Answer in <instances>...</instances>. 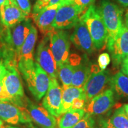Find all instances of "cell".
Masks as SVG:
<instances>
[{
  "mask_svg": "<svg viewBox=\"0 0 128 128\" xmlns=\"http://www.w3.org/2000/svg\"><path fill=\"white\" fill-rule=\"evenodd\" d=\"M97 10L108 32L106 46L108 49L113 44L124 25L123 12L116 4L110 0H101Z\"/></svg>",
  "mask_w": 128,
  "mask_h": 128,
  "instance_id": "6da1fadb",
  "label": "cell"
},
{
  "mask_svg": "<svg viewBox=\"0 0 128 128\" xmlns=\"http://www.w3.org/2000/svg\"><path fill=\"white\" fill-rule=\"evenodd\" d=\"M80 20L87 26L95 49L100 50L106 46L108 32L96 6L93 4L90 6L81 16Z\"/></svg>",
  "mask_w": 128,
  "mask_h": 128,
  "instance_id": "7a4b0ae2",
  "label": "cell"
},
{
  "mask_svg": "<svg viewBox=\"0 0 128 128\" xmlns=\"http://www.w3.org/2000/svg\"><path fill=\"white\" fill-rule=\"evenodd\" d=\"M6 72L2 82L9 102L24 108L28 99L26 97L22 78L17 67L7 65Z\"/></svg>",
  "mask_w": 128,
  "mask_h": 128,
  "instance_id": "3957f363",
  "label": "cell"
},
{
  "mask_svg": "<svg viewBox=\"0 0 128 128\" xmlns=\"http://www.w3.org/2000/svg\"><path fill=\"white\" fill-rule=\"evenodd\" d=\"M21 73L29 91L37 101H40L49 88L50 78L36 62L33 68L23 70Z\"/></svg>",
  "mask_w": 128,
  "mask_h": 128,
  "instance_id": "277c9868",
  "label": "cell"
},
{
  "mask_svg": "<svg viewBox=\"0 0 128 128\" xmlns=\"http://www.w3.org/2000/svg\"><path fill=\"white\" fill-rule=\"evenodd\" d=\"M84 12L76 5L63 0L56 14L52 28L66 30L74 28Z\"/></svg>",
  "mask_w": 128,
  "mask_h": 128,
  "instance_id": "5b68a950",
  "label": "cell"
},
{
  "mask_svg": "<svg viewBox=\"0 0 128 128\" xmlns=\"http://www.w3.org/2000/svg\"><path fill=\"white\" fill-rule=\"evenodd\" d=\"M50 46L58 67L69 62L70 37L65 30L53 28L48 33Z\"/></svg>",
  "mask_w": 128,
  "mask_h": 128,
  "instance_id": "8992f818",
  "label": "cell"
},
{
  "mask_svg": "<svg viewBox=\"0 0 128 128\" xmlns=\"http://www.w3.org/2000/svg\"><path fill=\"white\" fill-rule=\"evenodd\" d=\"M34 56L36 63L50 78L56 79L58 76V67L51 50L49 38L47 34L44 35V38L39 42Z\"/></svg>",
  "mask_w": 128,
  "mask_h": 128,
  "instance_id": "52a82bcc",
  "label": "cell"
},
{
  "mask_svg": "<svg viewBox=\"0 0 128 128\" xmlns=\"http://www.w3.org/2000/svg\"><path fill=\"white\" fill-rule=\"evenodd\" d=\"M111 76L108 71L101 70L93 71L84 84V89L86 103H88L93 97L103 92L106 86L109 84Z\"/></svg>",
  "mask_w": 128,
  "mask_h": 128,
  "instance_id": "ba28073f",
  "label": "cell"
},
{
  "mask_svg": "<svg viewBox=\"0 0 128 128\" xmlns=\"http://www.w3.org/2000/svg\"><path fill=\"white\" fill-rule=\"evenodd\" d=\"M43 107L55 118L62 114V88L55 78H50L49 88L44 96Z\"/></svg>",
  "mask_w": 128,
  "mask_h": 128,
  "instance_id": "9c48e42d",
  "label": "cell"
},
{
  "mask_svg": "<svg viewBox=\"0 0 128 128\" xmlns=\"http://www.w3.org/2000/svg\"><path fill=\"white\" fill-rule=\"evenodd\" d=\"M0 119L12 125L32 122L24 108L7 101H0Z\"/></svg>",
  "mask_w": 128,
  "mask_h": 128,
  "instance_id": "30bf717a",
  "label": "cell"
},
{
  "mask_svg": "<svg viewBox=\"0 0 128 128\" xmlns=\"http://www.w3.org/2000/svg\"><path fill=\"white\" fill-rule=\"evenodd\" d=\"M37 40L38 30L34 26L32 25L21 50L20 60L17 65V69L19 72L34 66L35 62H34L33 58Z\"/></svg>",
  "mask_w": 128,
  "mask_h": 128,
  "instance_id": "8fae6325",
  "label": "cell"
},
{
  "mask_svg": "<svg viewBox=\"0 0 128 128\" xmlns=\"http://www.w3.org/2000/svg\"><path fill=\"white\" fill-rule=\"evenodd\" d=\"M0 59L6 65L17 67L18 58L14 50L10 28L0 23Z\"/></svg>",
  "mask_w": 128,
  "mask_h": 128,
  "instance_id": "7c38bea8",
  "label": "cell"
},
{
  "mask_svg": "<svg viewBox=\"0 0 128 128\" xmlns=\"http://www.w3.org/2000/svg\"><path fill=\"white\" fill-rule=\"evenodd\" d=\"M114 92L112 88L107 89L93 97L84 110L91 116L104 114L114 106Z\"/></svg>",
  "mask_w": 128,
  "mask_h": 128,
  "instance_id": "4fadbf2b",
  "label": "cell"
},
{
  "mask_svg": "<svg viewBox=\"0 0 128 128\" xmlns=\"http://www.w3.org/2000/svg\"><path fill=\"white\" fill-rule=\"evenodd\" d=\"M24 109L35 124L41 128H57L56 120L46 108L28 99Z\"/></svg>",
  "mask_w": 128,
  "mask_h": 128,
  "instance_id": "5bb4252c",
  "label": "cell"
},
{
  "mask_svg": "<svg viewBox=\"0 0 128 128\" xmlns=\"http://www.w3.org/2000/svg\"><path fill=\"white\" fill-rule=\"evenodd\" d=\"M70 41L77 49L88 54H92L95 49L88 30L81 20L74 26V29L70 36Z\"/></svg>",
  "mask_w": 128,
  "mask_h": 128,
  "instance_id": "9a60e30c",
  "label": "cell"
},
{
  "mask_svg": "<svg viewBox=\"0 0 128 128\" xmlns=\"http://www.w3.org/2000/svg\"><path fill=\"white\" fill-rule=\"evenodd\" d=\"M108 50L112 55L113 65L115 66L121 65L123 60L128 57V28L124 24Z\"/></svg>",
  "mask_w": 128,
  "mask_h": 128,
  "instance_id": "2e32d148",
  "label": "cell"
},
{
  "mask_svg": "<svg viewBox=\"0 0 128 128\" xmlns=\"http://www.w3.org/2000/svg\"><path fill=\"white\" fill-rule=\"evenodd\" d=\"M27 18L16 3L11 0H5L0 6V23L7 28H12Z\"/></svg>",
  "mask_w": 128,
  "mask_h": 128,
  "instance_id": "e0dca14e",
  "label": "cell"
},
{
  "mask_svg": "<svg viewBox=\"0 0 128 128\" xmlns=\"http://www.w3.org/2000/svg\"><path fill=\"white\" fill-rule=\"evenodd\" d=\"M60 2L46 7L38 13L32 16L34 23L42 34H47L54 28H52V24L55 20L56 14L58 8L60 7Z\"/></svg>",
  "mask_w": 128,
  "mask_h": 128,
  "instance_id": "ac0fdd59",
  "label": "cell"
},
{
  "mask_svg": "<svg viewBox=\"0 0 128 128\" xmlns=\"http://www.w3.org/2000/svg\"><path fill=\"white\" fill-rule=\"evenodd\" d=\"M32 25L31 19L28 18L10 28L12 44L19 60L22 46L29 33Z\"/></svg>",
  "mask_w": 128,
  "mask_h": 128,
  "instance_id": "d6986e66",
  "label": "cell"
},
{
  "mask_svg": "<svg viewBox=\"0 0 128 128\" xmlns=\"http://www.w3.org/2000/svg\"><path fill=\"white\" fill-rule=\"evenodd\" d=\"M62 114L66 113L71 108L74 101L77 98L86 100L83 88L74 86H62Z\"/></svg>",
  "mask_w": 128,
  "mask_h": 128,
  "instance_id": "ffe728a7",
  "label": "cell"
},
{
  "mask_svg": "<svg viewBox=\"0 0 128 128\" xmlns=\"http://www.w3.org/2000/svg\"><path fill=\"white\" fill-rule=\"evenodd\" d=\"M92 74V68L87 59L84 58L82 62L75 66L71 86L82 88Z\"/></svg>",
  "mask_w": 128,
  "mask_h": 128,
  "instance_id": "44dd1931",
  "label": "cell"
},
{
  "mask_svg": "<svg viewBox=\"0 0 128 128\" xmlns=\"http://www.w3.org/2000/svg\"><path fill=\"white\" fill-rule=\"evenodd\" d=\"M100 128H128V118L124 107L116 108L113 114L100 123Z\"/></svg>",
  "mask_w": 128,
  "mask_h": 128,
  "instance_id": "7402d4cb",
  "label": "cell"
},
{
  "mask_svg": "<svg viewBox=\"0 0 128 128\" xmlns=\"http://www.w3.org/2000/svg\"><path fill=\"white\" fill-rule=\"evenodd\" d=\"M84 109H70L60 115L58 122V128H72L84 117Z\"/></svg>",
  "mask_w": 128,
  "mask_h": 128,
  "instance_id": "603a6c76",
  "label": "cell"
},
{
  "mask_svg": "<svg viewBox=\"0 0 128 128\" xmlns=\"http://www.w3.org/2000/svg\"><path fill=\"white\" fill-rule=\"evenodd\" d=\"M109 85L118 97L128 98V77L122 72L111 78Z\"/></svg>",
  "mask_w": 128,
  "mask_h": 128,
  "instance_id": "cb8c5ba5",
  "label": "cell"
},
{
  "mask_svg": "<svg viewBox=\"0 0 128 128\" xmlns=\"http://www.w3.org/2000/svg\"><path fill=\"white\" fill-rule=\"evenodd\" d=\"M75 66L67 62L58 67V76L64 86H71Z\"/></svg>",
  "mask_w": 128,
  "mask_h": 128,
  "instance_id": "d4e9b609",
  "label": "cell"
},
{
  "mask_svg": "<svg viewBox=\"0 0 128 128\" xmlns=\"http://www.w3.org/2000/svg\"><path fill=\"white\" fill-rule=\"evenodd\" d=\"M63 0H36L33 7L32 12V15H34L49 6L59 4Z\"/></svg>",
  "mask_w": 128,
  "mask_h": 128,
  "instance_id": "484cf974",
  "label": "cell"
},
{
  "mask_svg": "<svg viewBox=\"0 0 128 128\" xmlns=\"http://www.w3.org/2000/svg\"><path fill=\"white\" fill-rule=\"evenodd\" d=\"M94 123L92 116L86 112L84 117L72 128H94Z\"/></svg>",
  "mask_w": 128,
  "mask_h": 128,
  "instance_id": "4316f807",
  "label": "cell"
},
{
  "mask_svg": "<svg viewBox=\"0 0 128 128\" xmlns=\"http://www.w3.org/2000/svg\"><path fill=\"white\" fill-rule=\"evenodd\" d=\"M19 9L28 18L32 17V6L30 0H15Z\"/></svg>",
  "mask_w": 128,
  "mask_h": 128,
  "instance_id": "83f0119b",
  "label": "cell"
},
{
  "mask_svg": "<svg viewBox=\"0 0 128 128\" xmlns=\"http://www.w3.org/2000/svg\"><path fill=\"white\" fill-rule=\"evenodd\" d=\"M69 2L76 5L85 12L90 6L93 4L96 0H66Z\"/></svg>",
  "mask_w": 128,
  "mask_h": 128,
  "instance_id": "f1b7e54d",
  "label": "cell"
},
{
  "mask_svg": "<svg viewBox=\"0 0 128 128\" xmlns=\"http://www.w3.org/2000/svg\"><path fill=\"white\" fill-rule=\"evenodd\" d=\"M110 62V57L108 53H103L98 56V66L102 70H105Z\"/></svg>",
  "mask_w": 128,
  "mask_h": 128,
  "instance_id": "f546056e",
  "label": "cell"
},
{
  "mask_svg": "<svg viewBox=\"0 0 128 128\" xmlns=\"http://www.w3.org/2000/svg\"><path fill=\"white\" fill-rule=\"evenodd\" d=\"M86 103V100L84 98L76 99L74 101L71 109H84Z\"/></svg>",
  "mask_w": 128,
  "mask_h": 128,
  "instance_id": "4dcf8cb0",
  "label": "cell"
},
{
  "mask_svg": "<svg viewBox=\"0 0 128 128\" xmlns=\"http://www.w3.org/2000/svg\"><path fill=\"white\" fill-rule=\"evenodd\" d=\"M0 101H7L9 102V98L4 90L2 81H0Z\"/></svg>",
  "mask_w": 128,
  "mask_h": 128,
  "instance_id": "1f68e13d",
  "label": "cell"
},
{
  "mask_svg": "<svg viewBox=\"0 0 128 128\" xmlns=\"http://www.w3.org/2000/svg\"><path fill=\"white\" fill-rule=\"evenodd\" d=\"M121 72L128 76V57L123 60L121 64Z\"/></svg>",
  "mask_w": 128,
  "mask_h": 128,
  "instance_id": "d6a6232c",
  "label": "cell"
},
{
  "mask_svg": "<svg viewBox=\"0 0 128 128\" xmlns=\"http://www.w3.org/2000/svg\"><path fill=\"white\" fill-rule=\"evenodd\" d=\"M6 72V66L4 62L0 59V81H2Z\"/></svg>",
  "mask_w": 128,
  "mask_h": 128,
  "instance_id": "836d02e7",
  "label": "cell"
},
{
  "mask_svg": "<svg viewBox=\"0 0 128 128\" xmlns=\"http://www.w3.org/2000/svg\"><path fill=\"white\" fill-rule=\"evenodd\" d=\"M121 6L124 7H128V0H116Z\"/></svg>",
  "mask_w": 128,
  "mask_h": 128,
  "instance_id": "e575fe53",
  "label": "cell"
},
{
  "mask_svg": "<svg viewBox=\"0 0 128 128\" xmlns=\"http://www.w3.org/2000/svg\"><path fill=\"white\" fill-rule=\"evenodd\" d=\"M124 26L126 27V28H128V10L126 12L125 14V16H124Z\"/></svg>",
  "mask_w": 128,
  "mask_h": 128,
  "instance_id": "d590c367",
  "label": "cell"
},
{
  "mask_svg": "<svg viewBox=\"0 0 128 128\" xmlns=\"http://www.w3.org/2000/svg\"><path fill=\"white\" fill-rule=\"evenodd\" d=\"M124 112H125L126 113V114L127 115L128 118V104H125L124 106Z\"/></svg>",
  "mask_w": 128,
  "mask_h": 128,
  "instance_id": "8d00e7d4",
  "label": "cell"
},
{
  "mask_svg": "<svg viewBox=\"0 0 128 128\" xmlns=\"http://www.w3.org/2000/svg\"><path fill=\"white\" fill-rule=\"evenodd\" d=\"M5 128V126H4V122H3L2 120L0 119V128Z\"/></svg>",
  "mask_w": 128,
  "mask_h": 128,
  "instance_id": "74e56055",
  "label": "cell"
},
{
  "mask_svg": "<svg viewBox=\"0 0 128 128\" xmlns=\"http://www.w3.org/2000/svg\"><path fill=\"white\" fill-rule=\"evenodd\" d=\"M4 128H18L13 127V126H5Z\"/></svg>",
  "mask_w": 128,
  "mask_h": 128,
  "instance_id": "f35d334b",
  "label": "cell"
},
{
  "mask_svg": "<svg viewBox=\"0 0 128 128\" xmlns=\"http://www.w3.org/2000/svg\"><path fill=\"white\" fill-rule=\"evenodd\" d=\"M4 1H5V0H0V6H1V5H2L3 3L4 2Z\"/></svg>",
  "mask_w": 128,
  "mask_h": 128,
  "instance_id": "ab89813d",
  "label": "cell"
},
{
  "mask_svg": "<svg viewBox=\"0 0 128 128\" xmlns=\"http://www.w3.org/2000/svg\"><path fill=\"white\" fill-rule=\"evenodd\" d=\"M11 1H12V2H15V0H11Z\"/></svg>",
  "mask_w": 128,
  "mask_h": 128,
  "instance_id": "60d3db41",
  "label": "cell"
}]
</instances>
